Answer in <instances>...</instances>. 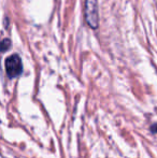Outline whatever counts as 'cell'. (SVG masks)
<instances>
[{"mask_svg": "<svg viewBox=\"0 0 157 158\" xmlns=\"http://www.w3.org/2000/svg\"><path fill=\"white\" fill-rule=\"evenodd\" d=\"M85 19L87 25L93 29H97L99 24L98 1L97 0H85Z\"/></svg>", "mask_w": 157, "mask_h": 158, "instance_id": "6da1fadb", "label": "cell"}, {"mask_svg": "<svg viewBox=\"0 0 157 158\" xmlns=\"http://www.w3.org/2000/svg\"><path fill=\"white\" fill-rule=\"evenodd\" d=\"M4 67H6V74L10 79H14V77H19L23 71V63H22L19 55L12 54L9 57H6Z\"/></svg>", "mask_w": 157, "mask_h": 158, "instance_id": "7a4b0ae2", "label": "cell"}, {"mask_svg": "<svg viewBox=\"0 0 157 158\" xmlns=\"http://www.w3.org/2000/svg\"><path fill=\"white\" fill-rule=\"evenodd\" d=\"M10 45H11L10 39H3V41H2V43H1V50L3 51V52H6V51L10 48Z\"/></svg>", "mask_w": 157, "mask_h": 158, "instance_id": "3957f363", "label": "cell"}]
</instances>
